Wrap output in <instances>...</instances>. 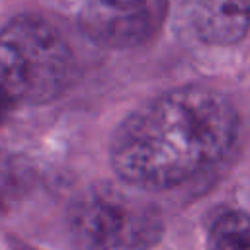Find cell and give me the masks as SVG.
Instances as JSON below:
<instances>
[{
	"label": "cell",
	"instance_id": "6da1fadb",
	"mask_svg": "<svg viewBox=\"0 0 250 250\" xmlns=\"http://www.w3.org/2000/svg\"><path fill=\"white\" fill-rule=\"evenodd\" d=\"M238 133L240 117L227 94L186 84L123 117L109 141V162L129 188L168 191L219 166Z\"/></svg>",
	"mask_w": 250,
	"mask_h": 250
},
{
	"label": "cell",
	"instance_id": "7a4b0ae2",
	"mask_svg": "<svg viewBox=\"0 0 250 250\" xmlns=\"http://www.w3.org/2000/svg\"><path fill=\"white\" fill-rule=\"evenodd\" d=\"M76 76V59L45 18L20 14L0 29V104L43 105L61 98Z\"/></svg>",
	"mask_w": 250,
	"mask_h": 250
},
{
	"label": "cell",
	"instance_id": "3957f363",
	"mask_svg": "<svg viewBox=\"0 0 250 250\" xmlns=\"http://www.w3.org/2000/svg\"><path fill=\"white\" fill-rule=\"evenodd\" d=\"M64 230L72 250H152L164 236V217L146 197L94 184L70 201Z\"/></svg>",
	"mask_w": 250,
	"mask_h": 250
},
{
	"label": "cell",
	"instance_id": "277c9868",
	"mask_svg": "<svg viewBox=\"0 0 250 250\" xmlns=\"http://www.w3.org/2000/svg\"><path fill=\"white\" fill-rule=\"evenodd\" d=\"M168 0H82L78 27L94 43L107 49H133L160 31Z\"/></svg>",
	"mask_w": 250,
	"mask_h": 250
},
{
	"label": "cell",
	"instance_id": "5b68a950",
	"mask_svg": "<svg viewBox=\"0 0 250 250\" xmlns=\"http://www.w3.org/2000/svg\"><path fill=\"white\" fill-rule=\"evenodd\" d=\"M191 33L205 45L230 47L248 33L250 0H180Z\"/></svg>",
	"mask_w": 250,
	"mask_h": 250
},
{
	"label": "cell",
	"instance_id": "8992f818",
	"mask_svg": "<svg viewBox=\"0 0 250 250\" xmlns=\"http://www.w3.org/2000/svg\"><path fill=\"white\" fill-rule=\"evenodd\" d=\"M207 250H250V221L246 211H223L209 227Z\"/></svg>",
	"mask_w": 250,
	"mask_h": 250
},
{
	"label": "cell",
	"instance_id": "52a82bcc",
	"mask_svg": "<svg viewBox=\"0 0 250 250\" xmlns=\"http://www.w3.org/2000/svg\"><path fill=\"white\" fill-rule=\"evenodd\" d=\"M10 250H37V248L29 246V244H25V242H21L18 238H12L10 240Z\"/></svg>",
	"mask_w": 250,
	"mask_h": 250
}]
</instances>
